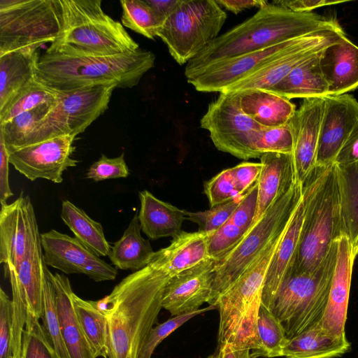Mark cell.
Wrapping results in <instances>:
<instances>
[{"instance_id":"6da1fadb","label":"cell","mask_w":358,"mask_h":358,"mask_svg":"<svg viewBox=\"0 0 358 358\" xmlns=\"http://www.w3.org/2000/svg\"><path fill=\"white\" fill-rule=\"evenodd\" d=\"M170 276L149 264L123 278L112 292L97 301L108 329V358H138L162 308Z\"/></svg>"},{"instance_id":"7a4b0ae2","label":"cell","mask_w":358,"mask_h":358,"mask_svg":"<svg viewBox=\"0 0 358 358\" xmlns=\"http://www.w3.org/2000/svg\"><path fill=\"white\" fill-rule=\"evenodd\" d=\"M315 13H296L267 3L243 22L218 36L186 65L187 79L218 61L257 51L334 25Z\"/></svg>"},{"instance_id":"3957f363","label":"cell","mask_w":358,"mask_h":358,"mask_svg":"<svg viewBox=\"0 0 358 358\" xmlns=\"http://www.w3.org/2000/svg\"><path fill=\"white\" fill-rule=\"evenodd\" d=\"M155 55L138 49L114 55L76 53L49 46L40 55L36 76L38 81L59 92L86 86L114 84L131 88L155 64Z\"/></svg>"},{"instance_id":"277c9868","label":"cell","mask_w":358,"mask_h":358,"mask_svg":"<svg viewBox=\"0 0 358 358\" xmlns=\"http://www.w3.org/2000/svg\"><path fill=\"white\" fill-rule=\"evenodd\" d=\"M301 185L305 214L291 268L311 272L321 264L333 243L345 234L335 163L315 165Z\"/></svg>"},{"instance_id":"5b68a950","label":"cell","mask_w":358,"mask_h":358,"mask_svg":"<svg viewBox=\"0 0 358 358\" xmlns=\"http://www.w3.org/2000/svg\"><path fill=\"white\" fill-rule=\"evenodd\" d=\"M62 25L50 45L69 52L99 56L139 49L121 22L103 10L101 0H59Z\"/></svg>"},{"instance_id":"8992f818","label":"cell","mask_w":358,"mask_h":358,"mask_svg":"<svg viewBox=\"0 0 358 358\" xmlns=\"http://www.w3.org/2000/svg\"><path fill=\"white\" fill-rule=\"evenodd\" d=\"M337 259V239L311 272L289 269L267 307L290 339L320 322L328 301Z\"/></svg>"},{"instance_id":"52a82bcc","label":"cell","mask_w":358,"mask_h":358,"mask_svg":"<svg viewBox=\"0 0 358 358\" xmlns=\"http://www.w3.org/2000/svg\"><path fill=\"white\" fill-rule=\"evenodd\" d=\"M302 198V185L298 180L252 224L241 242L224 259L215 262L210 306L215 304L252 264L273 237L289 223Z\"/></svg>"},{"instance_id":"ba28073f","label":"cell","mask_w":358,"mask_h":358,"mask_svg":"<svg viewBox=\"0 0 358 358\" xmlns=\"http://www.w3.org/2000/svg\"><path fill=\"white\" fill-rule=\"evenodd\" d=\"M227 17L216 0H180L157 33L180 65L187 64L217 36Z\"/></svg>"},{"instance_id":"9c48e42d","label":"cell","mask_w":358,"mask_h":358,"mask_svg":"<svg viewBox=\"0 0 358 358\" xmlns=\"http://www.w3.org/2000/svg\"><path fill=\"white\" fill-rule=\"evenodd\" d=\"M61 25L59 0H0V55L52 43Z\"/></svg>"},{"instance_id":"30bf717a","label":"cell","mask_w":358,"mask_h":358,"mask_svg":"<svg viewBox=\"0 0 358 358\" xmlns=\"http://www.w3.org/2000/svg\"><path fill=\"white\" fill-rule=\"evenodd\" d=\"M287 225L279 231L237 280L217 299V343L225 342L242 324L255 323L266 276Z\"/></svg>"},{"instance_id":"8fae6325","label":"cell","mask_w":358,"mask_h":358,"mask_svg":"<svg viewBox=\"0 0 358 358\" xmlns=\"http://www.w3.org/2000/svg\"><path fill=\"white\" fill-rule=\"evenodd\" d=\"M114 84L86 86L65 92L41 120L27 145L63 135L76 136L108 108Z\"/></svg>"},{"instance_id":"7c38bea8","label":"cell","mask_w":358,"mask_h":358,"mask_svg":"<svg viewBox=\"0 0 358 358\" xmlns=\"http://www.w3.org/2000/svg\"><path fill=\"white\" fill-rule=\"evenodd\" d=\"M200 125L218 150L245 160L259 158L255 146L263 127L243 113L238 92H220L209 103Z\"/></svg>"},{"instance_id":"4fadbf2b","label":"cell","mask_w":358,"mask_h":358,"mask_svg":"<svg viewBox=\"0 0 358 358\" xmlns=\"http://www.w3.org/2000/svg\"><path fill=\"white\" fill-rule=\"evenodd\" d=\"M346 36L342 27L334 25L298 38L252 73L227 87L224 92L268 90L299 64Z\"/></svg>"},{"instance_id":"5bb4252c","label":"cell","mask_w":358,"mask_h":358,"mask_svg":"<svg viewBox=\"0 0 358 358\" xmlns=\"http://www.w3.org/2000/svg\"><path fill=\"white\" fill-rule=\"evenodd\" d=\"M45 265L64 273H82L96 282L113 280L115 267L95 255L75 237L55 229L41 234Z\"/></svg>"},{"instance_id":"9a60e30c","label":"cell","mask_w":358,"mask_h":358,"mask_svg":"<svg viewBox=\"0 0 358 358\" xmlns=\"http://www.w3.org/2000/svg\"><path fill=\"white\" fill-rule=\"evenodd\" d=\"M75 138L63 135L17 149L9 153L10 164L31 181L43 178L61 183L64 171L78 163L71 157Z\"/></svg>"},{"instance_id":"2e32d148","label":"cell","mask_w":358,"mask_h":358,"mask_svg":"<svg viewBox=\"0 0 358 358\" xmlns=\"http://www.w3.org/2000/svg\"><path fill=\"white\" fill-rule=\"evenodd\" d=\"M41 237L34 209L29 196L1 204L0 263L4 273L17 270L33 243Z\"/></svg>"},{"instance_id":"e0dca14e","label":"cell","mask_w":358,"mask_h":358,"mask_svg":"<svg viewBox=\"0 0 358 358\" xmlns=\"http://www.w3.org/2000/svg\"><path fill=\"white\" fill-rule=\"evenodd\" d=\"M317 166H329L358 124V101L348 94L324 98Z\"/></svg>"},{"instance_id":"ac0fdd59","label":"cell","mask_w":358,"mask_h":358,"mask_svg":"<svg viewBox=\"0 0 358 358\" xmlns=\"http://www.w3.org/2000/svg\"><path fill=\"white\" fill-rule=\"evenodd\" d=\"M215 262L208 259L170 277L164 288L162 308L177 316L198 310L203 303H208L213 290Z\"/></svg>"},{"instance_id":"d6986e66","label":"cell","mask_w":358,"mask_h":358,"mask_svg":"<svg viewBox=\"0 0 358 358\" xmlns=\"http://www.w3.org/2000/svg\"><path fill=\"white\" fill-rule=\"evenodd\" d=\"M324 98L304 99L290 120L292 157L297 180L302 183L316 164Z\"/></svg>"},{"instance_id":"ffe728a7","label":"cell","mask_w":358,"mask_h":358,"mask_svg":"<svg viewBox=\"0 0 358 358\" xmlns=\"http://www.w3.org/2000/svg\"><path fill=\"white\" fill-rule=\"evenodd\" d=\"M356 256L347 235L337 238V259L330 287L327 304L319 322L331 335L345 336L348 306Z\"/></svg>"},{"instance_id":"44dd1931","label":"cell","mask_w":358,"mask_h":358,"mask_svg":"<svg viewBox=\"0 0 358 358\" xmlns=\"http://www.w3.org/2000/svg\"><path fill=\"white\" fill-rule=\"evenodd\" d=\"M320 66L329 85L328 96L345 94L358 87V46L347 36L321 52Z\"/></svg>"},{"instance_id":"7402d4cb","label":"cell","mask_w":358,"mask_h":358,"mask_svg":"<svg viewBox=\"0 0 358 358\" xmlns=\"http://www.w3.org/2000/svg\"><path fill=\"white\" fill-rule=\"evenodd\" d=\"M260 163L262 167L257 180V208L254 222L297 181L292 154L266 152L260 157Z\"/></svg>"},{"instance_id":"603a6c76","label":"cell","mask_w":358,"mask_h":358,"mask_svg":"<svg viewBox=\"0 0 358 358\" xmlns=\"http://www.w3.org/2000/svg\"><path fill=\"white\" fill-rule=\"evenodd\" d=\"M210 234L199 231H182L170 245L155 252L150 262L170 277L210 259L208 251Z\"/></svg>"},{"instance_id":"cb8c5ba5","label":"cell","mask_w":358,"mask_h":358,"mask_svg":"<svg viewBox=\"0 0 358 358\" xmlns=\"http://www.w3.org/2000/svg\"><path fill=\"white\" fill-rule=\"evenodd\" d=\"M304 214L305 206L302 197L277 247L266 276L262 303L266 308L294 264L299 245Z\"/></svg>"},{"instance_id":"d4e9b609","label":"cell","mask_w":358,"mask_h":358,"mask_svg":"<svg viewBox=\"0 0 358 358\" xmlns=\"http://www.w3.org/2000/svg\"><path fill=\"white\" fill-rule=\"evenodd\" d=\"M51 278L55 288L60 331L69 358H96L76 316L69 278L58 273H52Z\"/></svg>"},{"instance_id":"484cf974","label":"cell","mask_w":358,"mask_h":358,"mask_svg":"<svg viewBox=\"0 0 358 358\" xmlns=\"http://www.w3.org/2000/svg\"><path fill=\"white\" fill-rule=\"evenodd\" d=\"M138 214L141 231L151 240L172 237L180 233L186 216L184 210L163 201L145 189L138 193Z\"/></svg>"},{"instance_id":"4316f807","label":"cell","mask_w":358,"mask_h":358,"mask_svg":"<svg viewBox=\"0 0 358 358\" xmlns=\"http://www.w3.org/2000/svg\"><path fill=\"white\" fill-rule=\"evenodd\" d=\"M322 51L299 64L282 80L266 91L289 100L327 96L329 85L320 66Z\"/></svg>"},{"instance_id":"83f0119b","label":"cell","mask_w":358,"mask_h":358,"mask_svg":"<svg viewBox=\"0 0 358 358\" xmlns=\"http://www.w3.org/2000/svg\"><path fill=\"white\" fill-rule=\"evenodd\" d=\"M39 46L0 55V109L36 78Z\"/></svg>"},{"instance_id":"f1b7e54d","label":"cell","mask_w":358,"mask_h":358,"mask_svg":"<svg viewBox=\"0 0 358 358\" xmlns=\"http://www.w3.org/2000/svg\"><path fill=\"white\" fill-rule=\"evenodd\" d=\"M41 237L27 252L17 270L10 271L5 277L14 282L24 294L29 310L41 319L43 297L45 268Z\"/></svg>"},{"instance_id":"f546056e","label":"cell","mask_w":358,"mask_h":358,"mask_svg":"<svg viewBox=\"0 0 358 358\" xmlns=\"http://www.w3.org/2000/svg\"><path fill=\"white\" fill-rule=\"evenodd\" d=\"M350 349L345 336H334L315 324L288 339L283 349L285 358H335Z\"/></svg>"},{"instance_id":"4dcf8cb0","label":"cell","mask_w":358,"mask_h":358,"mask_svg":"<svg viewBox=\"0 0 358 358\" xmlns=\"http://www.w3.org/2000/svg\"><path fill=\"white\" fill-rule=\"evenodd\" d=\"M243 113L264 127H275L287 124L296 112V106L289 99L262 90L237 92Z\"/></svg>"},{"instance_id":"1f68e13d","label":"cell","mask_w":358,"mask_h":358,"mask_svg":"<svg viewBox=\"0 0 358 358\" xmlns=\"http://www.w3.org/2000/svg\"><path fill=\"white\" fill-rule=\"evenodd\" d=\"M141 231L136 213L122 237L111 246L108 257L116 268L134 272L150 263L155 252L149 240L141 236Z\"/></svg>"},{"instance_id":"d6a6232c","label":"cell","mask_w":358,"mask_h":358,"mask_svg":"<svg viewBox=\"0 0 358 358\" xmlns=\"http://www.w3.org/2000/svg\"><path fill=\"white\" fill-rule=\"evenodd\" d=\"M336 164L345 233L358 255V161Z\"/></svg>"},{"instance_id":"836d02e7","label":"cell","mask_w":358,"mask_h":358,"mask_svg":"<svg viewBox=\"0 0 358 358\" xmlns=\"http://www.w3.org/2000/svg\"><path fill=\"white\" fill-rule=\"evenodd\" d=\"M61 218L75 238L99 257L108 256L111 246L100 222L92 219L83 209L68 200L62 203Z\"/></svg>"},{"instance_id":"e575fe53","label":"cell","mask_w":358,"mask_h":358,"mask_svg":"<svg viewBox=\"0 0 358 358\" xmlns=\"http://www.w3.org/2000/svg\"><path fill=\"white\" fill-rule=\"evenodd\" d=\"M73 307L82 329L96 358H108L107 320L96 301L72 295Z\"/></svg>"},{"instance_id":"d590c367","label":"cell","mask_w":358,"mask_h":358,"mask_svg":"<svg viewBox=\"0 0 358 358\" xmlns=\"http://www.w3.org/2000/svg\"><path fill=\"white\" fill-rule=\"evenodd\" d=\"M56 101L44 103L0 124V136L8 153L27 145L38 122L47 115Z\"/></svg>"},{"instance_id":"8d00e7d4","label":"cell","mask_w":358,"mask_h":358,"mask_svg":"<svg viewBox=\"0 0 358 358\" xmlns=\"http://www.w3.org/2000/svg\"><path fill=\"white\" fill-rule=\"evenodd\" d=\"M259 347L250 352L251 358L282 357L288 339L279 320L264 305L261 303L257 317Z\"/></svg>"},{"instance_id":"74e56055","label":"cell","mask_w":358,"mask_h":358,"mask_svg":"<svg viewBox=\"0 0 358 358\" xmlns=\"http://www.w3.org/2000/svg\"><path fill=\"white\" fill-rule=\"evenodd\" d=\"M60 93L45 85L36 78L22 88L1 109L0 124L41 105L58 99Z\"/></svg>"},{"instance_id":"f35d334b","label":"cell","mask_w":358,"mask_h":358,"mask_svg":"<svg viewBox=\"0 0 358 358\" xmlns=\"http://www.w3.org/2000/svg\"><path fill=\"white\" fill-rule=\"evenodd\" d=\"M122 24L137 34L153 40L164 23L145 1L122 0Z\"/></svg>"},{"instance_id":"ab89813d","label":"cell","mask_w":358,"mask_h":358,"mask_svg":"<svg viewBox=\"0 0 358 358\" xmlns=\"http://www.w3.org/2000/svg\"><path fill=\"white\" fill-rule=\"evenodd\" d=\"M52 273L45 268L43 297L42 306L43 328L50 342L60 358H69L62 337L56 306L55 288L51 278Z\"/></svg>"},{"instance_id":"60d3db41","label":"cell","mask_w":358,"mask_h":358,"mask_svg":"<svg viewBox=\"0 0 358 358\" xmlns=\"http://www.w3.org/2000/svg\"><path fill=\"white\" fill-rule=\"evenodd\" d=\"M38 320L31 311L28 310L22 336L21 358H60Z\"/></svg>"},{"instance_id":"b9f144b4","label":"cell","mask_w":358,"mask_h":358,"mask_svg":"<svg viewBox=\"0 0 358 358\" xmlns=\"http://www.w3.org/2000/svg\"><path fill=\"white\" fill-rule=\"evenodd\" d=\"M255 147L259 158L266 152L292 155L293 133L290 121L279 127H263L257 134Z\"/></svg>"},{"instance_id":"7bdbcfd3","label":"cell","mask_w":358,"mask_h":358,"mask_svg":"<svg viewBox=\"0 0 358 358\" xmlns=\"http://www.w3.org/2000/svg\"><path fill=\"white\" fill-rule=\"evenodd\" d=\"M241 199V197L210 207V209L203 211L183 210L186 220L194 222L199 226L198 231L210 234L229 220Z\"/></svg>"},{"instance_id":"ee69618b","label":"cell","mask_w":358,"mask_h":358,"mask_svg":"<svg viewBox=\"0 0 358 358\" xmlns=\"http://www.w3.org/2000/svg\"><path fill=\"white\" fill-rule=\"evenodd\" d=\"M215 308V306H210L194 312L174 316L162 323L157 324L148 333L139 352L138 358H151L158 345L175 330L196 315Z\"/></svg>"},{"instance_id":"f6af8a7d","label":"cell","mask_w":358,"mask_h":358,"mask_svg":"<svg viewBox=\"0 0 358 358\" xmlns=\"http://www.w3.org/2000/svg\"><path fill=\"white\" fill-rule=\"evenodd\" d=\"M246 231L229 220L210 234L208 240L209 257L215 262L224 259L241 242Z\"/></svg>"},{"instance_id":"bcb514c9","label":"cell","mask_w":358,"mask_h":358,"mask_svg":"<svg viewBox=\"0 0 358 358\" xmlns=\"http://www.w3.org/2000/svg\"><path fill=\"white\" fill-rule=\"evenodd\" d=\"M204 192L210 207L242 197L236 187L231 168L224 169L204 183Z\"/></svg>"},{"instance_id":"7dc6e473","label":"cell","mask_w":358,"mask_h":358,"mask_svg":"<svg viewBox=\"0 0 358 358\" xmlns=\"http://www.w3.org/2000/svg\"><path fill=\"white\" fill-rule=\"evenodd\" d=\"M129 175V170L124 160V154L122 152L114 158L102 155L90 166L86 178L99 182L108 179L127 178Z\"/></svg>"},{"instance_id":"c3c4849f","label":"cell","mask_w":358,"mask_h":358,"mask_svg":"<svg viewBox=\"0 0 358 358\" xmlns=\"http://www.w3.org/2000/svg\"><path fill=\"white\" fill-rule=\"evenodd\" d=\"M13 302L0 289V358H12Z\"/></svg>"},{"instance_id":"681fc988","label":"cell","mask_w":358,"mask_h":358,"mask_svg":"<svg viewBox=\"0 0 358 358\" xmlns=\"http://www.w3.org/2000/svg\"><path fill=\"white\" fill-rule=\"evenodd\" d=\"M257 181L242 196L229 221L248 231L254 222L257 208Z\"/></svg>"},{"instance_id":"f907efd6","label":"cell","mask_w":358,"mask_h":358,"mask_svg":"<svg viewBox=\"0 0 358 358\" xmlns=\"http://www.w3.org/2000/svg\"><path fill=\"white\" fill-rule=\"evenodd\" d=\"M262 167L260 162H245L231 168L239 195L243 196L257 181Z\"/></svg>"},{"instance_id":"816d5d0a","label":"cell","mask_w":358,"mask_h":358,"mask_svg":"<svg viewBox=\"0 0 358 358\" xmlns=\"http://www.w3.org/2000/svg\"><path fill=\"white\" fill-rule=\"evenodd\" d=\"M348 1L328 0H275L272 3L296 13H311L312 10L327 6L342 3Z\"/></svg>"},{"instance_id":"f5cc1de1","label":"cell","mask_w":358,"mask_h":358,"mask_svg":"<svg viewBox=\"0 0 358 358\" xmlns=\"http://www.w3.org/2000/svg\"><path fill=\"white\" fill-rule=\"evenodd\" d=\"M9 153L0 136V203H6L13 195L9 184Z\"/></svg>"},{"instance_id":"db71d44e","label":"cell","mask_w":358,"mask_h":358,"mask_svg":"<svg viewBox=\"0 0 358 358\" xmlns=\"http://www.w3.org/2000/svg\"><path fill=\"white\" fill-rule=\"evenodd\" d=\"M357 161H358V124L340 150L334 163L348 164Z\"/></svg>"},{"instance_id":"11a10c76","label":"cell","mask_w":358,"mask_h":358,"mask_svg":"<svg viewBox=\"0 0 358 358\" xmlns=\"http://www.w3.org/2000/svg\"><path fill=\"white\" fill-rule=\"evenodd\" d=\"M250 351L251 348L244 345L222 343L208 358H251Z\"/></svg>"},{"instance_id":"9f6ffc18","label":"cell","mask_w":358,"mask_h":358,"mask_svg":"<svg viewBox=\"0 0 358 358\" xmlns=\"http://www.w3.org/2000/svg\"><path fill=\"white\" fill-rule=\"evenodd\" d=\"M216 1L221 7L235 14L253 7L259 8L268 3V1L263 0H216Z\"/></svg>"},{"instance_id":"6f0895ef","label":"cell","mask_w":358,"mask_h":358,"mask_svg":"<svg viewBox=\"0 0 358 358\" xmlns=\"http://www.w3.org/2000/svg\"><path fill=\"white\" fill-rule=\"evenodd\" d=\"M146 1L164 22L178 4L180 0H146Z\"/></svg>"},{"instance_id":"680465c9","label":"cell","mask_w":358,"mask_h":358,"mask_svg":"<svg viewBox=\"0 0 358 358\" xmlns=\"http://www.w3.org/2000/svg\"><path fill=\"white\" fill-rule=\"evenodd\" d=\"M12 358H13V357H12Z\"/></svg>"}]
</instances>
